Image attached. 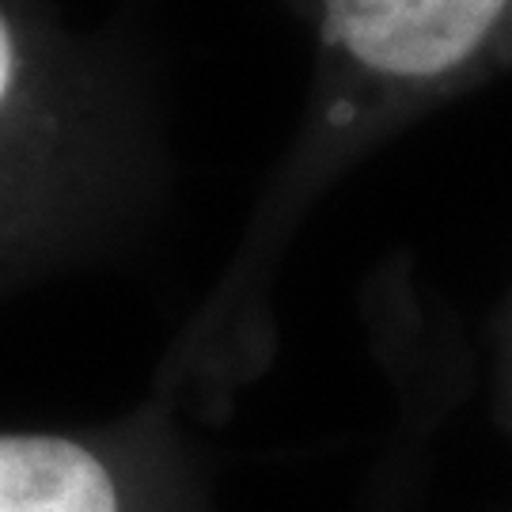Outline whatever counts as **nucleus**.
Returning a JSON list of instances; mask_svg holds the SVG:
<instances>
[{
	"label": "nucleus",
	"mask_w": 512,
	"mask_h": 512,
	"mask_svg": "<svg viewBox=\"0 0 512 512\" xmlns=\"http://www.w3.org/2000/svg\"><path fill=\"white\" fill-rule=\"evenodd\" d=\"M308 88L258 217L285 239L406 126L512 73V0H293Z\"/></svg>",
	"instance_id": "obj_1"
},
{
	"label": "nucleus",
	"mask_w": 512,
	"mask_h": 512,
	"mask_svg": "<svg viewBox=\"0 0 512 512\" xmlns=\"http://www.w3.org/2000/svg\"><path fill=\"white\" fill-rule=\"evenodd\" d=\"M0 512H118V486L76 440L0 437Z\"/></svg>",
	"instance_id": "obj_2"
},
{
	"label": "nucleus",
	"mask_w": 512,
	"mask_h": 512,
	"mask_svg": "<svg viewBox=\"0 0 512 512\" xmlns=\"http://www.w3.org/2000/svg\"><path fill=\"white\" fill-rule=\"evenodd\" d=\"M16 65H19V54H16V38H12V27L0 19V103L8 99L12 92V80H16Z\"/></svg>",
	"instance_id": "obj_3"
}]
</instances>
